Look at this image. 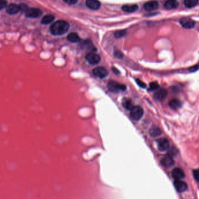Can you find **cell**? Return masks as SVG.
<instances>
[{"label":"cell","mask_w":199,"mask_h":199,"mask_svg":"<svg viewBox=\"0 0 199 199\" xmlns=\"http://www.w3.org/2000/svg\"><path fill=\"white\" fill-rule=\"evenodd\" d=\"M136 82H137V84H138L140 87H141V88H144L146 87V83H144L143 82L141 81L140 80H136Z\"/></svg>","instance_id":"cell-32"},{"label":"cell","mask_w":199,"mask_h":199,"mask_svg":"<svg viewBox=\"0 0 199 199\" xmlns=\"http://www.w3.org/2000/svg\"><path fill=\"white\" fill-rule=\"evenodd\" d=\"M93 74L100 78H104L108 75V71L103 67H98L93 70Z\"/></svg>","instance_id":"cell-5"},{"label":"cell","mask_w":199,"mask_h":199,"mask_svg":"<svg viewBox=\"0 0 199 199\" xmlns=\"http://www.w3.org/2000/svg\"><path fill=\"white\" fill-rule=\"evenodd\" d=\"M67 39L68 40V41L72 43H77L81 40L80 36L75 32H71L67 36Z\"/></svg>","instance_id":"cell-19"},{"label":"cell","mask_w":199,"mask_h":199,"mask_svg":"<svg viewBox=\"0 0 199 199\" xmlns=\"http://www.w3.org/2000/svg\"><path fill=\"white\" fill-rule=\"evenodd\" d=\"M172 175L175 180H182L186 176L184 171L179 168H175L172 172Z\"/></svg>","instance_id":"cell-9"},{"label":"cell","mask_w":199,"mask_h":199,"mask_svg":"<svg viewBox=\"0 0 199 199\" xmlns=\"http://www.w3.org/2000/svg\"><path fill=\"white\" fill-rule=\"evenodd\" d=\"M6 10L8 14L10 15H15L20 11L19 5L15 4H10L6 7Z\"/></svg>","instance_id":"cell-14"},{"label":"cell","mask_w":199,"mask_h":199,"mask_svg":"<svg viewBox=\"0 0 199 199\" xmlns=\"http://www.w3.org/2000/svg\"><path fill=\"white\" fill-rule=\"evenodd\" d=\"M168 95V92L165 89L162 88L158 89L154 94V97L155 100L162 101L165 100L167 97Z\"/></svg>","instance_id":"cell-12"},{"label":"cell","mask_w":199,"mask_h":199,"mask_svg":"<svg viewBox=\"0 0 199 199\" xmlns=\"http://www.w3.org/2000/svg\"><path fill=\"white\" fill-rule=\"evenodd\" d=\"M193 176H194V178L195 179V180L198 182L199 181V170L198 169H195L193 170Z\"/></svg>","instance_id":"cell-29"},{"label":"cell","mask_w":199,"mask_h":199,"mask_svg":"<svg viewBox=\"0 0 199 199\" xmlns=\"http://www.w3.org/2000/svg\"><path fill=\"white\" fill-rule=\"evenodd\" d=\"M19 8H20V11H22L23 12H25L29 8L28 6L24 4L19 5Z\"/></svg>","instance_id":"cell-26"},{"label":"cell","mask_w":199,"mask_h":199,"mask_svg":"<svg viewBox=\"0 0 199 199\" xmlns=\"http://www.w3.org/2000/svg\"><path fill=\"white\" fill-rule=\"evenodd\" d=\"M86 7L92 10H97L100 7V3L98 0H86Z\"/></svg>","instance_id":"cell-13"},{"label":"cell","mask_w":199,"mask_h":199,"mask_svg":"<svg viewBox=\"0 0 199 199\" xmlns=\"http://www.w3.org/2000/svg\"><path fill=\"white\" fill-rule=\"evenodd\" d=\"M108 88L112 92H119L120 91H125L126 86L116 81H110L108 84Z\"/></svg>","instance_id":"cell-3"},{"label":"cell","mask_w":199,"mask_h":199,"mask_svg":"<svg viewBox=\"0 0 199 199\" xmlns=\"http://www.w3.org/2000/svg\"><path fill=\"white\" fill-rule=\"evenodd\" d=\"M69 28L70 25L67 22L60 20L52 24L50 27V32L54 35L61 36L66 33Z\"/></svg>","instance_id":"cell-1"},{"label":"cell","mask_w":199,"mask_h":199,"mask_svg":"<svg viewBox=\"0 0 199 199\" xmlns=\"http://www.w3.org/2000/svg\"><path fill=\"white\" fill-rule=\"evenodd\" d=\"M26 17L28 18H36L40 17L42 12V11L37 8H28V10L25 12Z\"/></svg>","instance_id":"cell-7"},{"label":"cell","mask_w":199,"mask_h":199,"mask_svg":"<svg viewBox=\"0 0 199 199\" xmlns=\"http://www.w3.org/2000/svg\"><path fill=\"white\" fill-rule=\"evenodd\" d=\"M169 148V143L168 139L165 138H161L158 140V149L161 151H166Z\"/></svg>","instance_id":"cell-8"},{"label":"cell","mask_w":199,"mask_h":199,"mask_svg":"<svg viewBox=\"0 0 199 199\" xmlns=\"http://www.w3.org/2000/svg\"><path fill=\"white\" fill-rule=\"evenodd\" d=\"M126 30H120V31H117L115 32L114 36L117 39H119V38H121L124 37L126 35Z\"/></svg>","instance_id":"cell-24"},{"label":"cell","mask_w":199,"mask_h":199,"mask_svg":"<svg viewBox=\"0 0 199 199\" xmlns=\"http://www.w3.org/2000/svg\"><path fill=\"white\" fill-rule=\"evenodd\" d=\"M85 59L90 64L92 65H96L98 64L100 61V56L93 51L88 53L85 56Z\"/></svg>","instance_id":"cell-4"},{"label":"cell","mask_w":199,"mask_h":199,"mask_svg":"<svg viewBox=\"0 0 199 199\" xmlns=\"http://www.w3.org/2000/svg\"><path fill=\"white\" fill-rule=\"evenodd\" d=\"M64 1L69 5H74L77 3L78 0H64Z\"/></svg>","instance_id":"cell-31"},{"label":"cell","mask_w":199,"mask_h":199,"mask_svg":"<svg viewBox=\"0 0 199 199\" xmlns=\"http://www.w3.org/2000/svg\"><path fill=\"white\" fill-rule=\"evenodd\" d=\"M161 163L165 167L170 168L175 165V161L172 156L168 154L161 159Z\"/></svg>","instance_id":"cell-10"},{"label":"cell","mask_w":199,"mask_h":199,"mask_svg":"<svg viewBox=\"0 0 199 199\" xmlns=\"http://www.w3.org/2000/svg\"><path fill=\"white\" fill-rule=\"evenodd\" d=\"M122 105H123V106L127 110H130L134 106L132 100L129 98H125L123 100Z\"/></svg>","instance_id":"cell-21"},{"label":"cell","mask_w":199,"mask_h":199,"mask_svg":"<svg viewBox=\"0 0 199 199\" xmlns=\"http://www.w3.org/2000/svg\"><path fill=\"white\" fill-rule=\"evenodd\" d=\"M113 72L115 74H119L120 72H119V71L117 68H113Z\"/></svg>","instance_id":"cell-34"},{"label":"cell","mask_w":199,"mask_h":199,"mask_svg":"<svg viewBox=\"0 0 199 199\" xmlns=\"http://www.w3.org/2000/svg\"><path fill=\"white\" fill-rule=\"evenodd\" d=\"M114 56H115V57L117 58V59H121V58H123V53H122L121 51H119V50H116V51H115V53H114Z\"/></svg>","instance_id":"cell-27"},{"label":"cell","mask_w":199,"mask_h":199,"mask_svg":"<svg viewBox=\"0 0 199 199\" xmlns=\"http://www.w3.org/2000/svg\"><path fill=\"white\" fill-rule=\"evenodd\" d=\"M54 19V17L52 15H46L43 17L41 23L44 25H48L51 23Z\"/></svg>","instance_id":"cell-22"},{"label":"cell","mask_w":199,"mask_h":199,"mask_svg":"<svg viewBox=\"0 0 199 199\" xmlns=\"http://www.w3.org/2000/svg\"><path fill=\"white\" fill-rule=\"evenodd\" d=\"M184 4L187 8H191L198 4V0H184Z\"/></svg>","instance_id":"cell-23"},{"label":"cell","mask_w":199,"mask_h":199,"mask_svg":"<svg viewBox=\"0 0 199 199\" xmlns=\"http://www.w3.org/2000/svg\"><path fill=\"white\" fill-rule=\"evenodd\" d=\"M159 7L158 2L156 1H150L147 2H146L144 4V9L147 11H152L157 9H158Z\"/></svg>","instance_id":"cell-15"},{"label":"cell","mask_w":199,"mask_h":199,"mask_svg":"<svg viewBox=\"0 0 199 199\" xmlns=\"http://www.w3.org/2000/svg\"><path fill=\"white\" fill-rule=\"evenodd\" d=\"M198 70V65L192 67H190V68H189V71H190V72H195V71H196Z\"/></svg>","instance_id":"cell-33"},{"label":"cell","mask_w":199,"mask_h":199,"mask_svg":"<svg viewBox=\"0 0 199 199\" xmlns=\"http://www.w3.org/2000/svg\"><path fill=\"white\" fill-rule=\"evenodd\" d=\"M130 110V117L134 120L137 121L140 120L144 115V110L143 108L140 106H133Z\"/></svg>","instance_id":"cell-2"},{"label":"cell","mask_w":199,"mask_h":199,"mask_svg":"<svg viewBox=\"0 0 199 199\" xmlns=\"http://www.w3.org/2000/svg\"><path fill=\"white\" fill-rule=\"evenodd\" d=\"M169 105L172 109L178 110L182 106V103L179 100L173 99L170 100L169 103Z\"/></svg>","instance_id":"cell-18"},{"label":"cell","mask_w":199,"mask_h":199,"mask_svg":"<svg viewBox=\"0 0 199 199\" xmlns=\"http://www.w3.org/2000/svg\"><path fill=\"white\" fill-rule=\"evenodd\" d=\"M177 154H178V151H176V149H172L169 151L168 154L173 157V156H175Z\"/></svg>","instance_id":"cell-30"},{"label":"cell","mask_w":199,"mask_h":199,"mask_svg":"<svg viewBox=\"0 0 199 199\" xmlns=\"http://www.w3.org/2000/svg\"><path fill=\"white\" fill-rule=\"evenodd\" d=\"M178 6L179 2L177 0H167L164 4V7L168 10H175L177 8Z\"/></svg>","instance_id":"cell-16"},{"label":"cell","mask_w":199,"mask_h":199,"mask_svg":"<svg viewBox=\"0 0 199 199\" xmlns=\"http://www.w3.org/2000/svg\"><path fill=\"white\" fill-rule=\"evenodd\" d=\"M162 134V131L161 130L155 126H154L152 127H151L149 130V134L151 136L154 137H156L158 136L161 135Z\"/></svg>","instance_id":"cell-20"},{"label":"cell","mask_w":199,"mask_h":199,"mask_svg":"<svg viewBox=\"0 0 199 199\" xmlns=\"http://www.w3.org/2000/svg\"><path fill=\"white\" fill-rule=\"evenodd\" d=\"M180 23L185 29H192L195 26V22L189 18H183L180 20Z\"/></svg>","instance_id":"cell-6"},{"label":"cell","mask_w":199,"mask_h":199,"mask_svg":"<svg viewBox=\"0 0 199 199\" xmlns=\"http://www.w3.org/2000/svg\"><path fill=\"white\" fill-rule=\"evenodd\" d=\"M173 184L176 190L180 193L185 192L187 189V183L181 180H175Z\"/></svg>","instance_id":"cell-11"},{"label":"cell","mask_w":199,"mask_h":199,"mask_svg":"<svg viewBox=\"0 0 199 199\" xmlns=\"http://www.w3.org/2000/svg\"><path fill=\"white\" fill-rule=\"evenodd\" d=\"M7 6V2L5 0H0V10L5 8Z\"/></svg>","instance_id":"cell-28"},{"label":"cell","mask_w":199,"mask_h":199,"mask_svg":"<svg viewBox=\"0 0 199 199\" xmlns=\"http://www.w3.org/2000/svg\"><path fill=\"white\" fill-rule=\"evenodd\" d=\"M138 9V6L137 4H126L122 7L123 11L126 12H134Z\"/></svg>","instance_id":"cell-17"},{"label":"cell","mask_w":199,"mask_h":199,"mask_svg":"<svg viewBox=\"0 0 199 199\" xmlns=\"http://www.w3.org/2000/svg\"><path fill=\"white\" fill-rule=\"evenodd\" d=\"M159 88V85L157 82H152L149 84V90L155 91Z\"/></svg>","instance_id":"cell-25"}]
</instances>
